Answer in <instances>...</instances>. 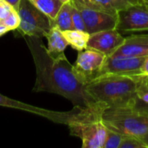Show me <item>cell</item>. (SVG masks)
<instances>
[{"label": "cell", "mask_w": 148, "mask_h": 148, "mask_svg": "<svg viewBox=\"0 0 148 148\" xmlns=\"http://www.w3.org/2000/svg\"><path fill=\"white\" fill-rule=\"evenodd\" d=\"M25 40L36 68L34 91L60 95L69 100L75 107L84 108L95 103L85 90L86 84L76 75L64 52L50 55L41 38L26 36Z\"/></svg>", "instance_id": "obj_1"}, {"label": "cell", "mask_w": 148, "mask_h": 148, "mask_svg": "<svg viewBox=\"0 0 148 148\" xmlns=\"http://www.w3.org/2000/svg\"><path fill=\"white\" fill-rule=\"evenodd\" d=\"M141 77L131 75H100L85 86L89 97L107 108L131 103Z\"/></svg>", "instance_id": "obj_2"}, {"label": "cell", "mask_w": 148, "mask_h": 148, "mask_svg": "<svg viewBox=\"0 0 148 148\" xmlns=\"http://www.w3.org/2000/svg\"><path fill=\"white\" fill-rule=\"evenodd\" d=\"M105 106L95 102L84 108L75 107L69 111L68 125L71 135L82 140L83 148H103L107 127L102 121Z\"/></svg>", "instance_id": "obj_3"}, {"label": "cell", "mask_w": 148, "mask_h": 148, "mask_svg": "<svg viewBox=\"0 0 148 148\" xmlns=\"http://www.w3.org/2000/svg\"><path fill=\"white\" fill-rule=\"evenodd\" d=\"M133 101L127 105L105 108L101 115L102 121L108 128L124 136L143 138L148 133V116L136 110Z\"/></svg>", "instance_id": "obj_4"}, {"label": "cell", "mask_w": 148, "mask_h": 148, "mask_svg": "<svg viewBox=\"0 0 148 148\" xmlns=\"http://www.w3.org/2000/svg\"><path fill=\"white\" fill-rule=\"evenodd\" d=\"M107 56L92 49L78 51V56L73 65L75 72L85 83H88L99 76Z\"/></svg>", "instance_id": "obj_5"}, {"label": "cell", "mask_w": 148, "mask_h": 148, "mask_svg": "<svg viewBox=\"0 0 148 148\" xmlns=\"http://www.w3.org/2000/svg\"><path fill=\"white\" fill-rule=\"evenodd\" d=\"M71 2L80 10L84 20L86 31L89 34L105 29H116L118 23V13H110L89 8L78 0Z\"/></svg>", "instance_id": "obj_6"}, {"label": "cell", "mask_w": 148, "mask_h": 148, "mask_svg": "<svg viewBox=\"0 0 148 148\" xmlns=\"http://www.w3.org/2000/svg\"><path fill=\"white\" fill-rule=\"evenodd\" d=\"M116 29L121 33L148 31V7L142 3L118 12Z\"/></svg>", "instance_id": "obj_7"}, {"label": "cell", "mask_w": 148, "mask_h": 148, "mask_svg": "<svg viewBox=\"0 0 148 148\" xmlns=\"http://www.w3.org/2000/svg\"><path fill=\"white\" fill-rule=\"evenodd\" d=\"M146 57L107 56L100 75H131L138 76Z\"/></svg>", "instance_id": "obj_8"}, {"label": "cell", "mask_w": 148, "mask_h": 148, "mask_svg": "<svg viewBox=\"0 0 148 148\" xmlns=\"http://www.w3.org/2000/svg\"><path fill=\"white\" fill-rule=\"evenodd\" d=\"M124 39L125 37L116 29L101 30L90 34L87 48L95 49L109 56L121 46Z\"/></svg>", "instance_id": "obj_9"}, {"label": "cell", "mask_w": 148, "mask_h": 148, "mask_svg": "<svg viewBox=\"0 0 148 148\" xmlns=\"http://www.w3.org/2000/svg\"><path fill=\"white\" fill-rule=\"evenodd\" d=\"M17 13L20 16V21L39 28L47 33L55 26V21L36 8L29 0L20 1Z\"/></svg>", "instance_id": "obj_10"}, {"label": "cell", "mask_w": 148, "mask_h": 148, "mask_svg": "<svg viewBox=\"0 0 148 148\" xmlns=\"http://www.w3.org/2000/svg\"><path fill=\"white\" fill-rule=\"evenodd\" d=\"M0 107L11 108L18 110L29 112L37 114L39 116H42L47 119H49L50 121H55L56 123H61L65 125L67 123L68 117H69V112H55L44 108H40L32 105L26 104L22 101H18L16 100H13L2 94H0Z\"/></svg>", "instance_id": "obj_11"}, {"label": "cell", "mask_w": 148, "mask_h": 148, "mask_svg": "<svg viewBox=\"0 0 148 148\" xmlns=\"http://www.w3.org/2000/svg\"><path fill=\"white\" fill-rule=\"evenodd\" d=\"M109 56L147 57L148 56V34L131 35Z\"/></svg>", "instance_id": "obj_12"}, {"label": "cell", "mask_w": 148, "mask_h": 148, "mask_svg": "<svg viewBox=\"0 0 148 148\" xmlns=\"http://www.w3.org/2000/svg\"><path fill=\"white\" fill-rule=\"evenodd\" d=\"M78 1L89 8L110 12V13H118L119 11L126 8L141 3L140 0H78Z\"/></svg>", "instance_id": "obj_13"}, {"label": "cell", "mask_w": 148, "mask_h": 148, "mask_svg": "<svg viewBox=\"0 0 148 148\" xmlns=\"http://www.w3.org/2000/svg\"><path fill=\"white\" fill-rule=\"evenodd\" d=\"M48 41L47 51L50 55H58L63 53L69 42L64 37L62 31L60 30L56 25L53 26L46 36Z\"/></svg>", "instance_id": "obj_14"}, {"label": "cell", "mask_w": 148, "mask_h": 148, "mask_svg": "<svg viewBox=\"0 0 148 148\" xmlns=\"http://www.w3.org/2000/svg\"><path fill=\"white\" fill-rule=\"evenodd\" d=\"M62 34L69 42V45H70L73 49H76L77 51L87 49L88 42L90 36L88 32L73 29L64 30L62 31Z\"/></svg>", "instance_id": "obj_15"}, {"label": "cell", "mask_w": 148, "mask_h": 148, "mask_svg": "<svg viewBox=\"0 0 148 148\" xmlns=\"http://www.w3.org/2000/svg\"><path fill=\"white\" fill-rule=\"evenodd\" d=\"M54 21L55 25L62 31L74 29L71 17L70 2L63 3Z\"/></svg>", "instance_id": "obj_16"}, {"label": "cell", "mask_w": 148, "mask_h": 148, "mask_svg": "<svg viewBox=\"0 0 148 148\" xmlns=\"http://www.w3.org/2000/svg\"><path fill=\"white\" fill-rule=\"evenodd\" d=\"M31 3L48 16L52 20H55L60 8L63 3L60 0H29Z\"/></svg>", "instance_id": "obj_17"}, {"label": "cell", "mask_w": 148, "mask_h": 148, "mask_svg": "<svg viewBox=\"0 0 148 148\" xmlns=\"http://www.w3.org/2000/svg\"><path fill=\"white\" fill-rule=\"evenodd\" d=\"M124 137L125 136L119 132L107 127V134L103 148H120Z\"/></svg>", "instance_id": "obj_18"}, {"label": "cell", "mask_w": 148, "mask_h": 148, "mask_svg": "<svg viewBox=\"0 0 148 148\" xmlns=\"http://www.w3.org/2000/svg\"><path fill=\"white\" fill-rule=\"evenodd\" d=\"M70 10H71V17H72L73 28L75 29L86 31V27H85V23H84V20L82 18V16L80 10L77 9V7L71 2V0H70Z\"/></svg>", "instance_id": "obj_19"}, {"label": "cell", "mask_w": 148, "mask_h": 148, "mask_svg": "<svg viewBox=\"0 0 148 148\" xmlns=\"http://www.w3.org/2000/svg\"><path fill=\"white\" fill-rule=\"evenodd\" d=\"M120 148H148L142 138L135 136H125Z\"/></svg>", "instance_id": "obj_20"}, {"label": "cell", "mask_w": 148, "mask_h": 148, "mask_svg": "<svg viewBox=\"0 0 148 148\" xmlns=\"http://www.w3.org/2000/svg\"><path fill=\"white\" fill-rule=\"evenodd\" d=\"M0 23L3 24L5 27H7L9 30H13L18 28L19 23H20V16L17 11L12 9L10 12L9 13V15L4 19L0 21Z\"/></svg>", "instance_id": "obj_21"}, {"label": "cell", "mask_w": 148, "mask_h": 148, "mask_svg": "<svg viewBox=\"0 0 148 148\" xmlns=\"http://www.w3.org/2000/svg\"><path fill=\"white\" fill-rule=\"evenodd\" d=\"M133 106L140 113H141L142 114H144L146 116H148V104L140 101L139 99H137L135 97L134 100V101H133Z\"/></svg>", "instance_id": "obj_22"}, {"label": "cell", "mask_w": 148, "mask_h": 148, "mask_svg": "<svg viewBox=\"0 0 148 148\" xmlns=\"http://www.w3.org/2000/svg\"><path fill=\"white\" fill-rule=\"evenodd\" d=\"M13 8L5 1L0 0V21L4 19Z\"/></svg>", "instance_id": "obj_23"}, {"label": "cell", "mask_w": 148, "mask_h": 148, "mask_svg": "<svg viewBox=\"0 0 148 148\" xmlns=\"http://www.w3.org/2000/svg\"><path fill=\"white\" fill-rule=\"evenodd\" d=\"M138 76H140V77H148V56H147L145 58Z\"/></svg>", "instance_id": "obj_24"}, {"label": "cell", "mask_w": 148, "mask_h": 148, "mask_svg": "<svg viewBox=\"0 0 148 148\" xmlns=\"http://www.w3.org/2000/svg\"><path fill=\"white\" fill-rule=\"evenodd\" d=\"M15 10L17 11L18 10V7H19V3H20V1L21 0H5Z\"/></svg>", "instance_id": "obj_25"}, {"label": "cell", "mask_w": 148, "mask_h": 148, "mask_svg": "<svg viewBox=\"0 0 148 148\" xmlns=\"http://www.w3.org/2000/svg\"><path fill=\"white\" fill-rule=\"evenodd\" d=\"M8 31H10L9 29L0 23V36H3V35H4V34H5L6 32H8Z\"/></svg>", "instance_id": "obj_26"}, {"label": "cell", "mask_w": 148, "mask_h": 148, "mask_svg": "<svg viewBox=\"0 0 148 148\" xmlns=\"http://www.w3.org/2000/svg\"><path fill=\"white\" fill-rule=\"evenodd\" d=\"M142 139H143V140L146 142V144L147 145V147H148V133L146 134V135H145V136H144V137H143V138H142Z\"/></svg>", "instance_id": "obj_27"}, {"label": "cell", "mask_w": 148, "mask_h": 148, "mask_svg": "<svg viewBox=\"0 0 148 148\" xmlns=\"http://www.w3.org/2000/svg\"><path fill=\"white\" fill-rule=\"evenodd\" d=\"M62 3H69L70 2V0H60Z\"/></svg>", "instance_id": "obj_28"}, {"label": "cell", "mask_w": 148, "mask_h": 148, "mask_svg": "<svg viewBox=\"0 0 148 148\" xmlns=\"http://www.w3.org/2000/svg\"><path fill=\"white\" fill-rule=\"evenodd\" d=\"M141 3H143L144 4H148V0H140Z\"/></svg>", "instance_id": "obj_29"}, {"label": "cell", "mask_w": 148, "mask_h": 148, "mask_svg": "<svg viewBox=\"0 0 148 148\" xmlns=\"http://www.w3.org/2000/svg\"><path fill=\"white\" fill-rule=\"evenodd\" d=\"M147 7H148V4H147Z\"/></svg>", "instance_id": "obj_30"}]
</instances>
